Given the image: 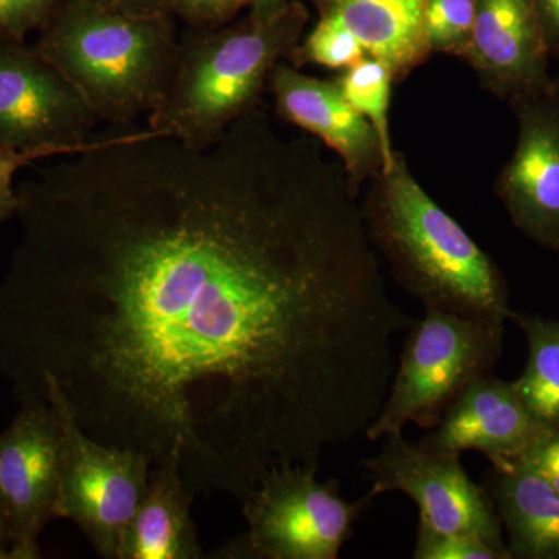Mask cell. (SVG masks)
I'll list each match as a JSON object with an SVG mask.
<instances>
[{
    "label": "cell",
    "instance_id": "1",
    "mask_svg": "<svg viewBox=\"0 0 559 559\" xmlns=\"http://www.w3.org/2000/svg\"><path fill=\"white\" fill-rule=\"evenodd\" d=\"M17 193L0 285L17 399L50 378L92 439L240 500L366 436L415 319L318 140L260 106L205 146L124 127Z\"/></svg>",
    "mask_w": 559,
    "mask_h": 559
},
{
    "label": "cell",
    "instance_id": "2",
    "mask_svg": "<svg viewBox=\"0 0 559 559\" xmlns=\"http://www.w3.org/2000/svg\"><path fill=\"white\" fill-rule=\"evenodd\" d=\"M364 215L371 242L396 282L425 308L502 322L510 318L502 272L423 190L401 154L374 178Z\"/></svg>",
    "mask_w": 559,
    "mask_h": 559
},
{
    "label": "cell",
    "instance_id": "3",
    "mask_svg": "<svg viewBox=\"0 0 559 559\" xmlns=\"http://www.w3.org/2000/svg\"><path fill=\"white\" fill-rule=\"evenodd\" d=\"M35 47L98 121L128 127L159 105L179 39L171 14L140 16L92 0H62Z\"/></svg>",
    "mask_w": 559,
    "mask_h": 559
},
{
    "label": "cell",
    "instance_id": "4",
    "mask_svg": "<svg viewBox=\"0 0 559 559\" xmlns=\"http://www.w3.org/2000/svg\"><path fill=\"white\" fill-rule=\"evenodd\" d=\"M308 13L289 2L274 20L248 16L237 24L190 28L179 39L167 91L146 127L205 146L250 109L270 86L275 66L300 44Z\"/></svg>",
    "mask_w": 559,
    "mask_h": 559
},
{
    "label": "cell",
    "instance_id": "5",
    "mask_svg": "<svg viewBox=\"0 0 559 559\" xmlns=\"http://www.w3.org/2000/svg\"><path fill=\"white\" fill-rule=\"evenodd\" d=\"M425 311L407 330L388 396L366 432L371 441L403 432L407 423L436 428L460 393L491 373L502 355V320Z\"/></svg>",
    "mask_w": 559,
    "mask_h": 559
},
{
    "label": "cell",
    "instance_id": "6",
    "mask_svg": "<svg viewBox=\"0 0 559 559\" xmlns=\"http://www.w3.org/2000/svg\"><path fill=\"white\" fill-rule=\"evenodd\" d=\"M319 465L274 466L241 499L248 530L212 558L337 559L371 496L348 502L340 480L318 479Z\"/></svg>",
    "mask_w": 559,
    "mask_h": 559
},
{
    "label": "cell",
    "instance_id": "7",
    "mask_svg": "<svg viewBox=\"0 0 559 559\" xmlns=\"http://www.w3.org/2000/svg\"><path fill=\"white\" fill-rule=\"evenodd\" d=\"M31 396L49 401L60 418L62 476L58 518L75 522L102 558H119L121 540L148 485L153 466L150 459L142 452L110 447L87 436L50 378H44Z\"/></svg>",
    "mask_w": 559,
    "mask_h": 559
},
{
    "label": "cell",
    "instance_id": "8",
    "mask_svg": "<svg viewBox=\"0 0 559 559\" xmlns=\"http://www.w3.org/2000/svg\"><path fill=\"white\" fill-rule=\"evenodd\" d=\"M97 117L35 46L0 32V146L70 156L97 143Z\"/></svg>",
    "mask_w": 559,
    "mask_h": 559
},
{
    "label": "cell",
    "instance_id": "9",
    "mask_svg": "<svg viewBox=\"0 0 559 559\" xmlns=\"http://www.w3.org/2000/svg\"><path fill=\"white\" fill-rule=\"evenodd\" d=\"M384 439L377 455L362 460L371 498L403 492L417 503L419 524L479 539L511 559L491 495L471 479L459 455L421 450L404 439L403 432Z\"/></svg>",
    "mask_w": 559,
    "mask_h": 559
},
{
    "label": "cell",
    "instance_id": "10",
    "mask_svg": "<svg viewBox=\"0 0 559 559\" xmlns=\"http://www.w3.org/2000/svg\"><path fill=\"white\" fill-rule=\"evenodd\" d=\"M62 429L57 411L39 396L0 433V496L10 530V559L40 557L39 536L60 509Z\"/></svg>",
    "mask_w": 559,
    "mask_h": 559
},
{
    "label": "cell",
    "instance_id": "11",
    "mask_svg": "<svg viewBox=\"0 0 559 559\" xmlns=\"http://www.w3.org/2000/svg\"><path fill=\"white\" fill-rule=\"evenodd\" d=\"M514 103L516 148L496 191L522 234L559 252V95L554 87Z\"/></svg>",
    "mask_w": 559,
    "mask_h": 559
},
{
    "label": "cell",
    "instance_id": "12",
    "mask_svg": "<svg viewBox=\"0 0 559 559\" xmlns=\"http://www.w3.org/2000/svg\"><path fill=\"white\" fill-rule=\"evenodd\" d=\"M549 57L532 0H476L465 60L488 90L513 102L554 90Z\"/></svg>",
    "mask_w": 559,
    "mask_h": 559
},
{
    "label": "cell",
    "instance_id": "13",
    "mask_svg": "<svg viewBox=\"0 0 559 559\" xmlns=\"http://www.w3.org/2000/svg\"><path fill=\"white\" fill-rule=\"evenodd\" d=\"M270 87L278 116L334 151L356 189L380 175L382 153L377 132L345 100L336 81L305 75L282 61L272 72Z\"/></svg>",
    "mask_w": 559,
    "mask_h": 559
},
{
    "label": "cell",
    "instance_id": "14",
    "mask_svg": "<svg viewBox=\"0 0 559 559\" xmlns=\"http://www.w3.org/2000/svg\"><path fill=\"white\" fill-rule=\"evenodd\" d=\"M514 381L488 373L471 382L418 447L443 455L479 451L488 460L513 459L543 428Z\"/></svg>",
    "mask_w": 559,
    "mask_h": 559
},
{
    "label": "cell",
    "instance_id": "15",
    "mask_svg": "<svg viewBox=\"0 0 559 559\" xmlns=\"http://www.w3.org/2000/svg\"><path fill=\"white\" fill-rule=\"evenodd\" d=\"M194 492L178 460L151 466L148 485L117 559H201L198 528L191 518Z\"/></svg>",
    "mask_w": 559,
    "mask_h": 559
},
{
    "label": "cell",
    "instance_id": "16",
    "mask_svg": "<svg viewBox=\"0 0 559 559\" xmlns=\"http://www.w3.org/2000/svg\"><path fill=\"white\" fill-rule=\"evenodd\" d=\"M429 0H323L320 16L344 27L366 51L384 62L395 79L428 58L425 16Z\"/></svg>",
    "mask_w": 559,
    "mask_h": 559
},
{
    "label": "cell",
    "instance_id": "17",
    "mask_svg": "<svg viewBox=\"0 0 559 559\" xmlns=\"http://www.w3.org/2000/svg\"><path fill=\"white\" fill-rule=\"evenodd\" d=\"M488 491L511 559H559V491L509 459L489 460Z\"/></svg>",
    "mask_w": 559,
    "mask_h": 559
},
{
    "label": "cell",
    "instance_id": "18",
    "mask_svg": "<svg viewBox=\"0 0 559 559\" xmlns=\"http://www.w3.org/2000/svg\"><path fill=\"white\" fill-rule=\"evenodd\" d=\"M527 341L524 373L514 381L525 406L544 426L559 425V319L511 310Z\"/></svg>",
    "mask_w": 559,
    "mask_h": 559
},
{
    "label": "cell",
    "instance_id": "19",
    "mask_svg": "<svg viewBox=\"0 0 559 559\" xmlns=\"http://www.w3.org/2000/svg\"><path fill=\"white\" fill-rule=\"evenodd\" d=\"M395 80L392 69L374 58H364L353 68L342 70L336 81L341 94L356 112H359L377 132L382 153L381 171H388L395 162L396 153L390 135V95Z\"/></svg>",
    "mask_w": 559,
    "mask_h": 559
},
{
    "label": "cell",
    "instance_id": "20",
    "mask_svg": "<svg viewBox=\"0 0 559 559\" xmlns=\"http://www.w3.org/2000/svg\"><path fill=\"white\" fill-rule=\"evenodd\" d=\"M476 20V0H429L425 31L430 51L465 58Z\"/></svg>",
    "mask_w": 559,
    "mask_h": 559
},
{
    "label": "cell",
    "instance_id": "21",
    "mask_svg": "<svg viewBox=\"0 0 559 559\" xmlns=\"http://www.w3.org/2000/svg\"><path fill=\"white\" fill-rule=\"evenodd\" d=\"M294 64H318L329 69H349L369 58L358 40L337 22L320 16L310 35L290 55Z\"/></svg>",
    "mask_w": 559,
    "mask_h": 559
},
{
    "label": "cell",
    "instance_id": "22",
    "mask_svg": "<svg viewBox=\"0 0 559 559\" xmlns=\"http://www.w3.org/2000/svg\"><path fill=\"white\" fill-rule=\"evenodd\" d=\"M415 559H507L506 555L488 544L465 535L443 533L419 524Z\"/></svg>",
    "mask_w": 559,
    "mask_h": 559
},
{
    "label": "cell",
    "instance_id": "23",
    "mask_svg": "<svg viewBox=\"0 0 559 559\" xmlns=\"http://www.w3.org/2000/svg\"><path fill=\"white\" fill-rule=\"evenodd\" d=\"M509 460L559 491V425L543 426L527 447Z\"/></svg>",
    "mask_w": 559,
    "mask_h": 559
},
{
    "label": "cell",
    "instance_id": "24",
    "mask_svg": "<svg viewBox=\"0 0 559 559\" xmlns=\"http://www.w3.org/2000/svg\"><path fill=\"white\" fill-rule=\"evenodd\" d=\"M62 0H0V32L24 39L43 27Z\"/></svg>",
    "mask_w": 559,
    "mask_h": 559
},
{
    "label": "cell",
    "instance_id": "25",
    "mask_svg": "<svg viewBox=\"0 0 559 559\" xmlns=\"http://www.w3.org/2000/svg\"><path fill=\"white\" fill-rule=\"evenodd\" d=\"M250 0H171V14L190 28H215L229 24Z\"/></svg>",
    "mask_w": 559,
    "mask_h": 559
},
{
    "label": "cell",
    "instance_id": "26",
    "mask_svg": "<svg viewBox=\"0 0 559 559\" xmlns=\"http://www.w3.org/2000/svg\"><path fill=\"white\" fill-rule=\"evenodd\" d=\"M47 157V154L38 151H17L0 146V223L20 212L21 198L13 189L14 175L25 165Z\"/></svg>",
    "mask_w": 559,
    "mask_h": 559
},
{
    "label": "cell",
    "instance_id": "27",
    "mask_svg": "<svg viewBox=\"0 0 559 559\" xmlns=\"http://www.w3.org/2000/svg\"><path fill=\"white\" fill-rule=\"evenodd\" d=\"M550 55L559 58V0H532Z\"/></svg>",
    "mask_w": 559,
    "mask_h": 559
},
{
    "label": "cell",
    "instance_id": "28",
    "mask_svg": "<svg viewBox=\"0 0 559 559\" xmlns=\"http://www.w3.org/2000/svg\"><path fill=\"white\" fill-rule=\"evenodd\" d=\"M92 2L106 7V9L140 14V16L171 14V0H92Z\"/></svg>",
    "mask_w": 559,
    "mask_h": 559
},
{
    "label": "cell",
    "instance_id": "29",
    "mask_svg": "<svg viewBox=\"0 0 559 559\" xmlns=\"http://www.w3.org/2000/svg\"><path fill=\"white\" fill-rule=\"evenodd\" d=\"M289 2L290 0H250L249 16L261 22L274 20Z\"/></svg>",
    "mask_w": 559,
    "mask_h": 559
},
{
    "label": "cell",
    "instance_id": "30",
    "mask_svg": "<svg viewBox=\"0 0 559 559\" xmlns=\"http://www.w3.org/2000/svg\"><path fill=\"white\" fill-rule=\"evenodd\" d=\"M0 559H10V530L2 496H0Z\"/></svg>",
    "mask_w": 559,
    "mask_h": 559
},
{
    "label": "cell",
    "instance_id": "31",
    "mask_svg": "<svg viewBox=\"0 0 559 559\" xmlns=\"http://www.w3.org/2000/svg\"><path fill=\"white\" fill-rule=\"evenodd\" d=\"M555 92L559 95V81L558 83H555Z\"/></svg>",
    "mask_w": 559,
    "mask_h": 559
},
{
    "label": "cell",
    "instance_id": "32",
    "mask_svg": "<svg viewBox=\"0 0 559 559\" xmlns=\"http://www.w3.org/2000/svg\"><path fill=\"white\" fill-rule=\"evenodd\" d=\"M314 2L318 3V5H319V3H322L323 0H314Z\"/></svg>",
    "mask_w": 559,
    "mask_h": 559
}]
</instances>
